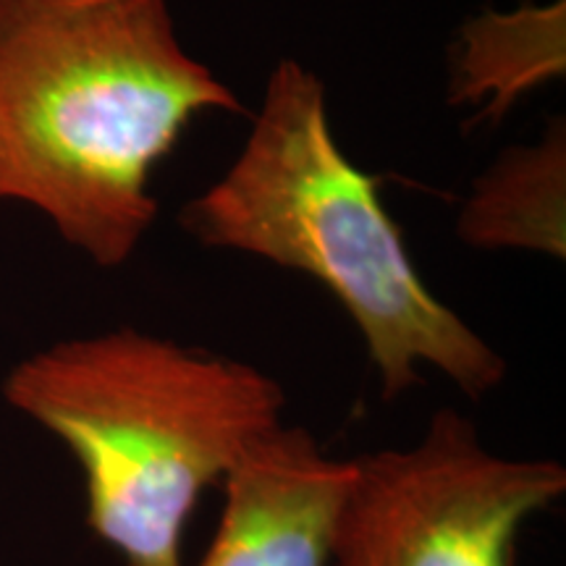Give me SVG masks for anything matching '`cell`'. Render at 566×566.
Returning <instances> with one entry per match:
<instances>
[{
	"mask_svg": "<svg viewBox=\"0 0 566 566\" xmlns=\"http://www.w3.org/2000/svg\"><path fill=\"white\" fill-rule=\"evenodd\" d=\"M239 95L181 45L168 0H0V202L101 268L153 229L155 171Z\"/></svg>",
	"mask_w": 566,
	"mask_h": 566,
	"instance_id": "cell-1",
	"label": "cell"
},
{
	"mask_svg": "<svg viewBox=\"0 0 566 566\" xmlns=\"http://www.w3.org/2000/svg\"><path fill=\"white\" fill-rule=\"evenodd\" d=\"M378 187L338 147L321 76L281 59L239 158L184 205L179 223L202 247L328 289L357 325L386 401L412 391L422 365L483 399L504 384V357L430 292Z\"/></svg>",
	"mask_w": 566,
	"mask_h": 566,
	"instance_id": "cell-2",
	"label": "cell"
},
{
	"mask_svg": "<svg viewBox=\"0 0 566 566\" xmlns=\"http://www.w3.org/2000/svg\"><path fill=\"white\" fill-rule=\"evenodd\" d=\"M3 399L80 462L87 527L126 566H184L205 491L286 407L260 367L137 328L30 354L6 375Z\"/></svg>",
	"mask_w": 566,
	"mask_h": 566,
	"instance_id": "cell-3",
	"label": "cell"
},
{
	"mask_svg": "<svg viewBox=\"0 0 566 566\" xmlns=\"http://www.w3.org/2000/svg\"><path fill=\"white\" fill-rule=\"evenodd\" d=\"M564 493V464L493 454L443 407L409 449L352 459L328 566H516L522 527Z\"/></svg>",
	"mask_w": 566,
	"mask_h": 566,
	"instance_id": "cell-4",
	"label": "cell"
},
{
	"mask_svg": "<svg viewBox=\"0 0 566 566\" xmlns=\"http://www.w3.org/2000/svg\"><path fill=\"white\" fill-rule=\"evenodd\" d=\"M352 483L300 424H279L223 480V512L200 566H328L331 533Z\"/></svg>",
	"mask_w": 566,
	"mask_h": 566,
	"instance_id": "cell-5",
	"label": "cell"
},
{
	"mask_svg": "<svg viewBox=\"0 0 566 566\" xmlns=\"http://www.w3.org/2000/svg\"><path fill=\"white\" fill-rule=\"evenodd\" d=\"M566 134L558 118L537 145L509 147L478 176L457 233L475 250L566 258Z\"/></svg>",
	"mask_w": 566,
	"mask_h": 566,
	"instance_id": "cell-6",
	"label": "cell"
},
{
	"mask_svg": "<svg viewBox=\"0 0 566 566\" xmlns=\"http://www.w3.org/2000/svg\"><path fill=\"white\" fill-rule=\"evenodd\" d=\"M449 76L451 103H480L478 122H499L527 90L564 76V0L470 19Z\"/></svg>",
	"mask_w": 566,
	"mask_h": 566,
	"instance_id": "cell-7",
	"label": "cell"
}]
</instances>
